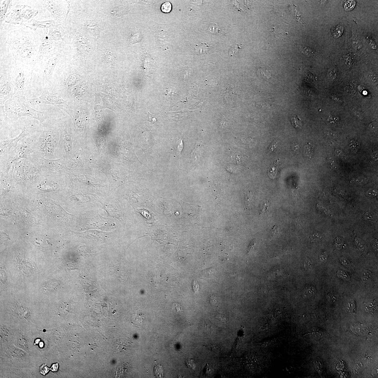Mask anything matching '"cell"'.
<instances>
[{
    "mask_svg": "<svg viewBox=\"0 0 378 378\" xmlns=\"http://www.w3.org/2000/svg\"><path fill=\"white\" fill-rule=\"evenodd\" d=\"M126 11L123 7H115L112 9L111 13L116 16L120 17L126 14Z\"/></svg>",
    "mask_w": 378,
    "mask_h": 378,
    "instance_id": "26",
    "label": "cell"
},
{
    "mask_svg": "<svg viewBox=\"0 0 378 378\" xmlns=\"http://www.w3.org/2000/svg\"><path fill=\"white\" fill-rule=\"evenodd\" d=\"M355 240L356 244L360 250L361 251L364 250L365 246L363 241L358 238H356Z\"/></svg>",
    "mask_w": 378,
    "mask_h": 378,
    "instance_id": "37",
    "label": "cell"
},
{
    "mask_svg": "<svg viewBox=\"0 0 378 378\" xmlns=\"http://www.w3.org/2000/svg\"><path fill=\"white\" fill-rule=\"evenodd\" d=\"M338 275L340 277L345 280L349 281L350 280V277L345 272L340 271L338 272Z\"/></svg>",
    "mask_w": 378,
    "mask_h": 378,
    "instance_id": "43",
    "label": "cell"
},
{
    "mask_svg": "<svg viewBox=\"0 0 378 378\" xmlns=\"http://www.w3.org/2000/svg\"><path fill=\"white\" fill-rule=\"evenodd\" d=\"M17 264H18L19 268L21 269L22 271L23 272V270H24L23 269H28L29 270L31 269L32 270H33L32 265L31 263L29 262H26V261H24V260L23 261L21 259V260H19V262L18 261V263ZM29 270L31 272H32L30 270Z\"/></svg>",
    "mask_w": 378,
    "mask_h": 378,
    "instance_id": "25",
    "label": "cell"
},
{
    "mask_svg": "<svg viewBox=\"0 0 378 378\" xmlns=\"http://www.w3.org/2000/svg\"><path fill=\"white\" fill-rule=\"evenodd\" d=\"M292 148L293 151H295V152H297L299 150L300 148V147L299 146V145L298 143H293V145H292Z\"/></svg>",
    "mask_w": 378,
    "mask_h": 378,
    "instance_id": "52",
    "label": "cell"
},
{
    "mask_svg": "<svg viewBox=\"0 0 378 378\" xmlns=\"http://www.w3.org/2000/svg\"><path fill=\"white\" fill-rule=\"evenodd\" d=\"M60 27V24H58L47 28V32L49 38L57 45L58 42L63 39Z\"/></svg>",
    "mask_w": 378,
    "mask_h": 378,
    "instance_id": "17",
    "label": "cell"
},
{
    "mask_svg": "<svg viewBox=\"0 0 378 378\" xmlns=\"http://www.w3.org/2000/svg\"><path fill=\"white\" fill-rule=\"evenodd\" d=\"M47 28H42V33L40 34V43L39 44L38 62L42 60L44 56L54 51L58 46V45L49 38Z\"/></svg>",
    "mask_w": 378,
    "mask_h": 378,
    "instance_id": "11",
    "label": "cell"
},
{
    "mask_svg": "<svg viewBox=\"0 0 378 378\" xmlns=\"http://www.w3.org/2000/svg\"><path fill=\"white\" fill-rule=\"evenodd\" d=\"M44 7L48 10L55 19L54 21L58 24L64 19L62 8L60 1H42Z\"/></svg>",
    "mask_w": 378,
    "mask_h": 378,
    "instance_id": "14",
    "label": "cell"
},
{
    "mask_svg": "<svg viewBox=\"0 0 378 378\" xmlns=\"http://www.w3.org/2000/svg\"><path fill=\"white\" fill-rule=\"evenodd\" d=\"M176 309L178 312H182L183 311L182 307L181 305L177 304L176 305Z\"/></svg>",
    "mask_w": 378,
    "mask_h": 378,
    "instance_id": "58",
    "label": "cell"
},
{
    "mask_svg": "<svg viewBox=\"0 0 378 378\" xmlns=\"http://www.w3.org/2000/svg\"><path fill=\"white\" fill-rule=\"evenodd\" d=\"M328 163L330 167L333 168V167H335V162L333 160H329Z\"/></svg>",
    "mask_w": 378,
    "mask_h": 378,
    "instance_id": "59",
    "label": "cell"
},
{
    "mask_svg": "<svg viewBox=\"0 0 378 378\" xmlns=\"http://www.w3.org/2000/svg\"><path fill=\"white\" fill-rule=\"evenodd\" d=\"M50 239L44 236L39 235L33 239V243L38 247L42 249H47L51 246Z\"/></svg>",
    "mask_w": 378,
    "mask_h": 378,
    "instance_id": "18",
    "label": "cell"
},
{
    "mask_svg": "<svg viewBox=\"0 0 378 378\" xmlns=\"http://www.w3.org/2000/svg\"><path fill=\"white\" fill-rule=\"evenodd\" d=\"M371 244L375 249H377V241L376 240H373L371 241Z\"/></svg>",
    "mask_w": 378,
    "mask_h": 378,
    "instance_id": "57",
    "label": "cell"
},
{
    "mask_svg": "<svg viewBox=\"0 0 378 378\" xmlns=\"http://www.w3.org/2000/svg\"><path fill=\"white\" fill-rule=\"evenodd\" d=\"M316 292V290L313 287H309L307 288L304 291V295L307 296L312 295Z\"/></svg>",
    "mask_w": 378,
    "mask_h": 378,
    "instance_id": "38",
    "label": "cell"
},
{
    "mask_svg": "<svg viewBox=\"0 0 378 378\" xmlns=\"http://www.w3.org/2000/svg\"><path fill=\"white\" fill-rule=\"evenodd\" d=\"M38 163L42 166L44 170L59 175H61L65 171L66 169L65 163L60 158H42L40 160Z\"/></svg>",
    "mask_w": 378,
    "mask_h": 378,
    "instance_id": "13",
    "label": "cell"
},
{
    "mask_svg": "<svg viewBox=\"0 0 378 378\" xmlns=\"http://www.w3.org/2000/svg\"><path fill=\"white\" fill-rule=\"evenodd\" d=\"M154 372L156 377L162 378L163 377L164 371L162 365L156 363L154 368Z\"/></svg>",
    "mask_w": 378,
    "mask_h": 378,
    "instance_id": "29",
    "label": "cell"
},
{
    "mask_svg": "<svg viewBox=\"0 0 378 378\" xmlns=\"http://www.w3.org/2000/svg\"><path fill=\"white\" fill-rule=\"evenodd\" d=\"M328 76L330 79L332 80H334L336 79L337 77L336 71V69L334 68L330 69L329 70L328 73Z\"/></svg>",
    "mask_w": 378,
    "mask_h": 378,
    "instance_id": "36",
    "label": "cell"
},
{
    "mask_svg": "<svg viewBox=\"0 0 378 378\" xmlns=\"http://www.w3.org/2000/svg\"><path fill=\"white\" fill-rule=\"evenodd\" d=\"M208 31L210 34L213 35H218L223 33L220 26L214 23H210L208 27Z\"/></svg>",
    "mask_w": 378,
    "mask_h": 378,
    "instance_id": "23",
    "label": "cell"
},
{
    "mask_svg": "<svg viewBox=\"0 0 378 378\" xmlns=\"http://www.w3.org/2000/svg\"><path fill=\"white\" fill-rule=\"evenodd\" d=\"M57 282L55 280H52L49 281L46 284L45 287L49 291H52L55 290L57 287Z\"/></svg>",
    "mask_w": 378,
    "mask_h": 378,
    "instance_id": "35",
    "label": "cell"
},
{
    "mask_svg": "<svg viewBox=\"0 0 378 378\" xmlns=\"http://www.w3.org/2000/svg\"><path fill=\"white\" fill-rule=\"evenodd\" d=\"M256 243V241L255 240H253V241L251 242L250 244L249 245V247H248V252H249L251 250L253 249V248L254 247V246H255Z\"/></svg>",
    "mask_w": 378,
    "mask_h": 378,
    "instance_id": "54",
    "label": "cell"
},
{
    "mask_svg": "<svg viewBox=\"0 0 378 378\" xmlns=\"http://www.w3.org/2000/svg\"><path fill=\"white\" fill-rule=\"evenodd\" d=\"M305 151L307 157L310 159L314 157V148L311 144L310 143L306 144L305 146Z\"/></svg>",
    "mask_w": 378,
    "mask_h": 378,
    "instance_id": "28",
    "label": "cell"
},
{
    "mask_svg": "<svg viewBox=\"0 0 378 378\" xmlns=\"http://www.w3.org/2000/svg\"><path fill=\"white\" fill-rule=\"evenodd\" d=\"M322 238V236L321 234L318 233H315L311 236L310 237V239L312 242H315L319 241Z\"/></svg>",
    "mask_w": 378,
    "mask_h": 378,
    "instance_id": "41",
    "label": "cell"
},
{
    "mask_svg": "<svg viewBox=\"0 0 378 378\" xmlns=\"http://www.w3.org/2000/svg\"><path fill=\"white\" fill-rule=\"evenodd\" d=\"M241 48L240 46L238 44H235L231 46L229 50V54L232 56L238 53L239 50Z\"/></svg>",
    "mask_w": 378,
    "mask_h": 378,
    "instance_id": "31",
    "label": "cell"
},
{
    "mask_svg": "<svg viewBox=\"0 0 378 378\" xmlns=\"http://www.w3.org/2000/svg\"><path fill=\"white\" fill-rule=\"evenodd\" d=\"M15 62V68L9 76L15 88L13 95H20L26 99H33L32 78L34 66L18 61Z\"/></svg>",
    "mask_w": 378,
    "mask_h": 378,
    "instance_id": "4",
    "label": "cell"
},
{
    "mask_svg": "<svg viewBox=\"0 0 378 378\" xmlns=\"http://www.w3.org/2000/svg\"><path fill=\"white\" fill-rule=\"evenodd\" d=\"M50 370V368H48L46 364L43 365L40 367L39 371H40V373L41 374L45 375L49 372Z\"/></svg>",
    "mask_w": 378,
    "mask_h": 378,
    "instance_id": "39",
    "label": "cell"
},
{
    "mask_svg": "<svg viewBox=\"0 0 378 378\" xmlns=\"http://www.w3.org/2000/svg\"><path fill=\"white\" fill-rule=\"evenodd\" d=\"M40 132L23 138L13 150L1 156V162L12 165L15 161L26 159L38 162L39 159L37 155V144Z\"/></svg>",
    "mask_w": 378,
    "mask_h": 378,
    "instance_id": "2",
    "label": "cell"
},
{
    "mask_svg": "<svg viewBox=\"0 0 378 378\" xmlns=\"http://www.w3.org/2000/svg\"><path fill=\"white\" fill-rule=\"evenodd\" d=\"M268 204L267 203H265V204L264 205L263 208H262V211H261V215L265 214V213L266 211V210L267 209V208H268Z\"/></svg>",
    "mask_w": 378,
    "mask_h": 378,
    "instance_id": "55",
    "label": "cell"
},
{
    "mask_svg": "<svg viewBox=\"0 0 378 378\" xmlns=\"http://www.w3.org/2000/svg\"><path fill=\"white\" fill-rule=\"evenodd\" d=\"M24 5L15 6L6 15L4 21L11 24L23 25V9Z\"/></svg>",
    "mask_w": 378,
    "mask_h": 378,
    "instance_id": "15",
    "label": "cell"
},
{
    "mask_svg": "<svg viewBox=\"0 0 378 378\" xmlns=\"http://www.w3.org/2000/svg\"><path fill=\"white\" fill-rule=\"evenodd\" d=\"M5 110L6 116L14 121H17L22 117H30L38 120L40 111L30 106L24 96L13 95L5 102Z\"/></svg>",
    "mask_w": 378,
    "mask_h": 378,
    "instance_id": "5",
    "label": "cell"
},
{
    "mask_svg": "<svg viewBox=\"0 0 378 378\" xmlns=\"http://www.w3.org/2000/svg\"><path fill=\"white\" fill-rule=\"evenodd\" d=\"M58 363H56L52 365L51 368H50V370H51V371H53V372H56V371H58Z\"/></svg>",
    "mask_w": 378,
    "mask_h": 378,
    "instance_id": "53",
    "label": "cell"
},
{
    "mask_svg": "<svg viewBox=\"0 0 378 378\" xmlns=\"http://www.w3.org/2000/svg\"><path fill=\"white\" fill-rule=\"evenodd\" d=\"M193 289L195 293H197L198 292L199 289V285L197 283V281H194L193 283L192 284Z\"/></svg>",
    "mask_w": 378,
    "mask_h": 378,
    "instance_id": "48",
    "label": "cell"
},
{
    "mask_svg": "<svg viewBox=\"0 0 378 378\" xmlns=\"http://www.w3.org/2000/svg\"><path fill=\"white\" fill-rule=\"evenodd\" d=\"M365 219L368 220H371L373 219V216L370 213H367L365 216Z\"/></svg>",
    "mask_w": 378,
    "mask_h": 378,
    "instance_id": "56",
    "label": "cell"
},
{
    "mask_svg": "<svg viewBox=\"0 0 378 378\" xmlns=\"http://www.w3.org/2000/svg\"><path fill=\"white\" fill-rule=\"evenodd\" d=\"M344 31V28L341 25H338L334 28L333 31V34L334 37L338 38L340 37Z\"/></svg>",
    "mask_w": 378,
    "mask_h": 378,
    "instance_id": "34",
    "label": "cell"
},
{
    "mask_svg": "<svg viewBox=\"0 0 378 378\" xmlns=\"http://www.w3.org/2000/svg\"><path fill=\"white\" fill-rule=\"evenodd\" d=\"M312 263L311 261L308 259L306 260L304 262V268L308 270L312 268Z\"/></svg>",
    "mask_w": 378,
    "mask_h": 378,
    "instance_id": "47",
    "label": "cell"
},
{
    "mask_svg": "<svg viewBox=\"0 0 378 378\" xmlns=\"http://www.w3.org/2000/svg\"><path fill=\"white\" fill-rule=\"evenodd\" d=\"M368 78L371 83H377V77L375 74L370 73L368 74Z\"/></svg>",
    "mask_w": 378,
    "mask_h": 378,
    "instance_id": "40",
    "label": "cell"
},
{
    "mask_svg": "<svg viewBox=\"0 0 378 378\" xmlns=\"http://www.w3.org/2000/svg\"><path fill=\"white\" fill-rule=\"evenodd\" d=\"M12 1H1V10H0V18L1 22L4 20V19L7 13L8 9H9L12 5Z\"/></svg>",
    "mask_w": 378,
    "mask_h": 378,
    "instance_id": "20",
    "label": "cell"
},
{
    "mask_svg": "<svg viewBox=\"0 0 378 378\" xmlns=\"http://www.w3.org/2000/svg\"><path fill=\"white\" fill-rule=\"evenodd\" d=\"M299 49L303 54L306 56H311L314 54L312 49L308 46L300 45L299 47Z\"/></svg>",
    "mask_w": 378,
    "mask_h": 378,
    "instance_id": "24",
    "label": "cell"
},
{
    "mask_svg": "<svg viewBox=\"0 0 378 378\" xmlns=\"http://www.w3.org/2000/svg\"><path fill=\"white\" fill-rule=\"evenodd\" d=\"M368 40L369 41V44L371 46V48L373 49H376V48H377V46L376 45L375 42L372 39H368Z\"/></svg>",
    "mask_w": 378,
    "mask_h": 378,
    "instance_id": "51",
    "label": "cell"
},
{
    "mask_svg": "<svg viewBox=\"0 0 378 378\" xmlns=\"http://www.w3.org/2000/svg\"><path fill=\"white\" fill-rule=\"evenodd\" d=\"M58 62L59 55L55 50L44 56L33 68L32 78L38 85L43 87V89H48L51 93L53 90V74Z\"/></svg>",
    "mask_w": 378,
    "mask_h": 378,
    "instance_id": "3",
    "label": "cell"
},
{
    "mask_svg": "<svg viewBox=\"0 0 378 378\" xmlns=\"http://www.w3.org/2000/svg\"><path fill=\"white\" fill-rule=\"evenodd\" d=\"M161 9L162 12L165 13H168L171 11L172 4L170 2L164 3L161 6Z\"/></svg>",
    "mask_w": 378,
    "mask_h": 378,
    "instance_id": "33",
    "label": "cell"
},
{
    "mask_svg": "<svg viewBox=\"0 0 378 378\" xmlns=\"http://www.w3.org/2000/svg\"><path fill=\"white\" fill-rule=\"evenodd\" d=\"M193 359H187L185 363L188 368L193 369L195 368V365L194 363Z\"/></svg>",
    "mask_w": 378,
    "mask_h": 378,
    "instance_id": "42",
    "label": "cell"
},
{
    "mask_svg": "<svg viewBox=\"0 0 378 378\" xmlns=\"http://www.w3.org/2000/svg\"><path fill=\"white\" fill-rule=\"evenodd\" d=\"M30 106L35 109L36 106L41 105H48L56 107L59 108L62 106H68L67 100L62 99L57 94L50 92L48 89L44 88L42 94L39 97L34 99H27Z\"/></svg>",
    "mask_w": 378,
    "mask_h": 378,
    "instance_id": "9",
    "label": "cell"
},
{
    "mask_svg": "<svg viewBox=\"0 0 378 378\" xmlns=\"http://www.w3.org/2000/svg\"><path fill=\"white\" fill-rule=\"evenodd\" d=\"M327 259V255L326 252H323L320 256V259L321 262H325L326 261Z\"/></svg>",
    "mask_w": 378,
    "mask_h": 378,
    "instance_id": "49",
    "label": "cell"
},
{
    "mask_svg": "<svg viewBox=\"0 0 378 378\" xmlns=\"http://www.w3.org/2000/svg\"><path fill=\"white\" fill-rule=\"evenodd\" d=\"M291 122L292 125L296 129H301L303 126V123L301 120L299 118L297 115L291 118Z\"/></svg>",
    "mask_w": 378,
    "mask_h": 378,
    "instance_id": "27",
    "label": "cell"
},
{
    "mask_svg": "<svg viewBox=\"0 0 378 378\" xmlns=\"http://www.w3.org/2000/svg\"><path fill=\"white\" fill-rule=\"evenodd\" d=\"M14 312L21 319H26L30 317V311L25 306L15 305L13 308Z\"/></svg>",
    "mask_w": 378,
    "mask_h": 378,
    "instance_id": "19",
    "label": "cell"
},
{
    "mask_svg": "<svg viewBox=\"0 0 378 378\" xmlns=\"http://www.w3.org/2000/svg\"><path fill=\"white\" fill-rule=\"evenodd\" d=\"M292 197L295 198H297L298 197V191L296 188H294L291 191Z\"/></svg>",
    "mask_w": 378,
    "mask_h": 378,
    "instance_id": "50",
    "label": "cell"
},
{
    "mask_svg": "<svg viewBox=\"0 0 378 378\" xmlns=\"http://www.w3.org/2000/svg\"><path fill=\"white\" fill-rule=\"evenodd\" d=\"M6 42L11 50L30 46H39L34 33L23 28L11 32Z\"/></svg>",
    "mask_w": 378,
    "mask_h": 378,
    "instance_id": "7",
    "label": "cell"
},
{
    "mask_svg": "<svg viewBox=\"0 0 378 378\" xmlns=\"http://www.w3.org/2000/svg\"><path fill=\"white\" fill-rule=\"evenodd\" d=\"M21 132L17 137L6 140H1L0 141V156L9 153L13 148H15L22 139L37 132V129L33 123L26 122L20 123L19 126Z\"/></svg>",
    "mask_w": 378,
    "mask_h": 378,
    "instance_id": "8",
    "label": "cell"
},
{
    "mask_svg": "<svg viewBox=\"0 0 378 378\" xmlns=\"http://www.w3.org/2000/svg\"><path fill=\"white\" fill-rule=\"evenodd\" d=\"M59 24L54 20H47L45 21H39L33 19L31 21L25 22L23 25L34 31L37 30L38 28H47L54 25Z\"/></svg>",
    "mask_w": 378,
    "mask_h": 378,
    "instance_id": "16",
    "label": "cell"
},
{
    "mask_svg": "<svg viewBox=\"0 0 378 378\" xmlns=\"http://www.w3.org/2000/svg\"><path fill=\"white\" fill-rule=\"evenodd\" d=\"M60 118L48 120L41 125L42 129L37 144V155L39 160L42 158L56 159L60 140Z\"/></svg>",
    "mask_w": 378,
    "mask_h": 378,
    "instance_id": "1",
    "label": "cell"
},
{
    "mask_svg": "<svg viewBox=\"0 0 378 378\" xmlns=\"http://www.w3.org/2000/svg\"><path fill=\"white\" fill-rule=\"evenodd\" d=\"M375 192L374 191L373 192H368V193H367V194L368 195L371 196L375 195Z\"/></svg>",
    "mask_w": 378,
    "mask_h": 378,
    "instance_id": "61",
    "label": "cell"
},
{
    "mask_svg": "<svg viewBox=\"0 0 378 378\" xmlns=\"http://www.w3.org/2000/svg\"><path fill=\"white\" fill-rule=\"evenodd\" d=\"M340 260L341 263H342L343 265L347 267L350 266V262H349V261H348L347 259L344 258V257H342L340 259Z\"/></svg>",
    "mask_w": 378,
    "mask_h": 378,
    "instance_id": "46",
    "label": "cell"
},
{
    "mask_svg": "<svg viewBox=\"0 0 378 378\" xmlns=\"http://www.w3.org/2000/svg\"><path fill=\"white\" fill-rule=\"evenodd\" d=\"M44 172L42 166L39 163L23 159L13 163L10 173L14 179L32 183L37 181Z\"/></svg>",
    "mask_w": 378,
    "mask_h": 378,
    "instance_id": "6",
    "label": "cell"
},
{
    "mask_svg": "<svg viewBox=\"0 0 378 378\" xmlns=\"http://www.w3.org/2000/svg\"><path fill=\"white\" fill-rule=\"evenodd\" d=\"M142 37L141 33L137 30H134L131 32L129 36V41L130 43L134 44L140 42L142 40Z\"/></svg>",
    "mask_w": 378,
    "mask_h": 378,
    "instance_id": "21",
    "label": "cell"
},
{
    "mask_svg": "<svg viewBox=\"0 0 378 378\" xmlns=\"http://www.w3.org/2000/svg\"><path fill=\"white\" fill-rule=\"evenodd\" d=\"M278 227H276H276H273V233L274 234H276L277 233H278Z\"/></svg>",
    "mask_w": 378,
    "mask_h": 378,
    "instance_id": "60",
    "label": "cell"
},
{
    "mask_svg": "<svg viewBox=\"0 0 378 378\" xmlns=\"http://www.w3.org/2000/svg\"><path fill=\"white\" fill-rule=\"evenodd\" d=\"M372 273L369 270H366L364 271L361 275L362 280L365 283L369 282L371 279Z\"/></svg>",
    "mask_w": 378,
    "mask_h": 378,
    "instance_id": "30",
    "label": "cell"
},
{
    "mask_svg": "<svg viewBox=\"0 0 378 378\" xmlns=\"http://www.w3.org/2000/svg\"><path fill=\"white\" fill-rule=\"evenodd\" d=\"M209 46L207 43H202L197 45L195 48L196 53L199 55L204 54L209 50Z\"/></svg>",
    "mask_w": 378,
    "mask_h": 378,
    "instance_id": "22",
    "label": "cell"
},
{
    "mask_svg": "<svg viewBox=\"0 0 378 378\" xmlns=\"http://www.w3.org/2000/svg\"><path fill=\"white\" fill-rule=\"evenodd\" d=\"M277 146V143L275 142H273V143L270 145V146L267 151V154H270L273 151L276 147Z\"/></svg>",
    "mask_w": 378,
    "mask_h": 378,
    "instance_id": "44",
    "label": "cell"
},
{
    "mask_svg": "<svg viewBox=\"0 0 378 378\" xmlns=\"http://www.w3.org/2000/svg\"><path fill=\"white\" fill-rule=\"evenodd\" d=\"M70 125L66 121H61L60 118L59 126L60 135L58 151H62L64 158L69 156L73 150V137Z\"/></svg>",
    "mask_w": 378,
    "mask_h": 378,
    "instance_id": "10",
    "label": "cell"
},
{
    "mask_svg": "<svg viewBox=\"0 0 378 378\" xmlns=\"http://www.w3.org/2000/svg\"><path fill=\"white\" fill-rule=\"evenodd\" d=\"M349 146L351 151L354 153H356L359 148L360 144L357 140H353L350 142Z\"/></svg>",
    "mask_w": 378,
    "mask_h": 378,
    "instance_id": "32",
    "label": "cell"
},
{
    "mask_svg": "<svg viewBox=\"0 0 378 378\" xmlns=\"http://www.w3.org/2000/svg\"><path fill=\"white\" fill-rule=\"evenodd\" d=\"M338 119L337 117L333 116H330L327 120V122L332 124H335L338 122Z\"/></svg>",
    "mask_w": 378,
    "mask_h": 378,
    "instance_id": "45",
    "label": "cell"
},
{
    "mask_svg": "<svg viewBox=\"0 0 378 378\" xmlns=\"http://www.w3.org/2000/svg\"><path fill=\"white\" fill-rule=\"evenodd\" d=\"M15 93V88L9 76L1 75L0 78V105L4 106Z\"/></svg>",
    "mask_w": 378,
    "mask_h": 378,
    "instance_id": "12",
    "label": "cell"
}]
</instances>
